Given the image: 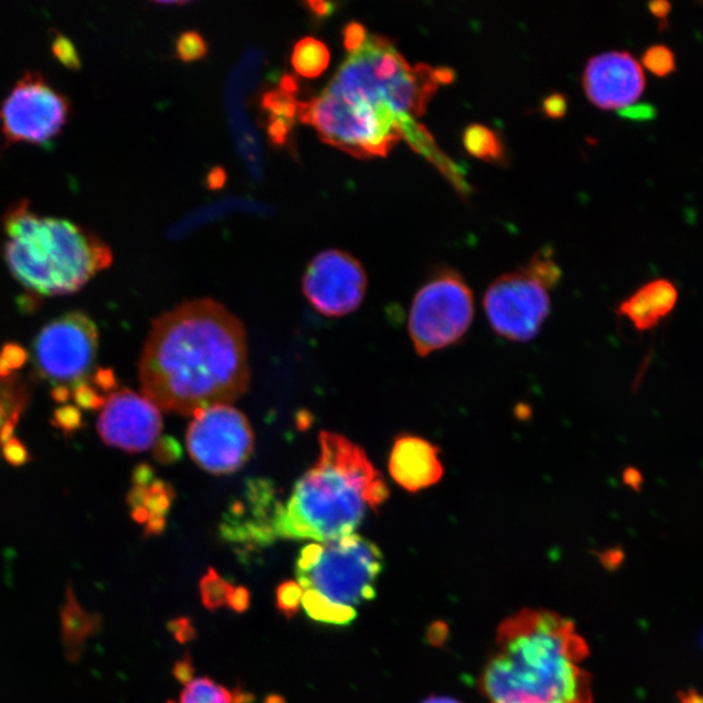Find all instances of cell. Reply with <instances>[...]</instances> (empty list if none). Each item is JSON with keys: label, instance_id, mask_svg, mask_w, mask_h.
<instances>
[{"label": "cell", "instance_id": "12", "mask_svg": "<svg viewBox=\"0 0 703 703\" xmlns=\"http://www.w3.org/2000/svg\"><path fill=\"white\" fill-rule=\"evenodd\" d=\"M483 308L495 334L513 343L536 338L551 310L549 290L524 271L500 275L487 287Z\"/></svg>", "mask_w": 703, "mask_h": 703}, {"label": "cell", "instance_id": "49", "mask_svg": "<svg viewBox=\"0 0 703 703\" xmlns=\"http://www.w3.org/2000/svg\"><path fill=\"white\" fill-rule=\"evenodd\" d=\"M421 703H461L459 701L454 700V698H448V697H430L428 700H425L424 702Z\"/></svg>", "mask_w": 703, "mask_h": 703}, {"label": "cell", "instance_id": "28", "mask_svg": "<svg viewBox=\"0 0 703 703\" xmlns=\"http://www.w3.org/2000/svg\"><path fill=\"white\" fill-rule=\"evenodd\" d=\"M51 424L62 430L64 435L68 437L83 428V413L75 405H63V407L55 409Z\"/></svg>", "mask_w": 703, "mask_h": 703}, {"label": "cell", "instance_id": "20", "mask_svg": "<svg viewBox=\"0 0 703 703\" xmlns=\"http://www.w3.org/2000/svg\"><path fill=\"white\" fill-rule=\"evenodd\" d=\"M463 140L465 149L473 157L491 163H502L506 159V148L502 138L486 125H469L465 129Z\"/></svg>", "mask_w": 703, "mask_h": 703}, {"label": "cell", "instance_id": "50", "mask_svg": "<svg viewBox=\"0 0 703 703\" xmlns=\"http://www.w3.org/2000/svg\"><path fill=\"white\" fill-rule=\"evenodd\" d=\"M11 374L10 368H8L6 362H4L2 356H0V379H8L11 377Z\"/></svg>", "mask_w": 703, "mask_h": 703}, {"label": "cell", "instance_id": "42", "mask_svg": "<svg viewBox=\"0 0 703 703\" xmlns=\"http://www.w3.org/2000/svg\"><path fill=\"white\" fill-rule=\"evenodd\" d=\"M601 560L603 566L610 569V571H614L620 566L621 560H623V552L618 549L603 552Z\"/></svg>", "mask_w": 703, "mask_h": 703}, {"label": "cell", "instance_id": "13", "mask_svg": "<svg viewBox=\"0 0 703 703\" xmlns=\"http://www.w3.org/2000/svg\"><path fill=\"white\" fill-rule=\"evenodd\" d=\"M368 276L361 262L342 250H325L309 263L303 291L310 305L327 317L355 312L364 300Z\"/></svg>", "mask_w": 703, "mask_h": 703}, {"label": "cell", "instance_id": "45", "mask_svg": "<svg viewBox=\"0 0 703 703\" xmlns=\"http://www.w3.org/2000/svg\"><path fill=\"white\" fill-rule=\"evenodd\" d=\"M641 480V474L638 473L636 469H628L627 472L624 473V482L627 483L628 486L638 487L640 486Z\"/></svg>", "mask_w": 703, "mask_h": 703}, {"label": "cell", "instance_id": "30", "mask_svg": "<svg viewBox=\"0 0 703 703\" xmlns=\"http://www.w3.org/2000/svg\"><path fill=\"white\" fill-rule=\"evenodd\" d=\"M55 58L59 60L64 66L77 69L80 67L79 53H77L76 47L73 43L68 40L63 34L56 33L53 40V46H51Z\"/></svg>", "mask_w": 703, "mask_h": 703}, {"label": "cell", "instance_id": "25", "mask_svg": "<svg viewBox=\"0 0 703 703\" xmlns=\"http://www.w3.org/2000/svg\"><path fill=\"white\" fill-rule=\"evenodd\" d=\"M175 51L181 62L192 63L204 59L209 47L200 33L184 32L176 40Z\"/></svg>", "mask_w": 703, "mask_h": 703}, {"label": "cell", "instance_id": "36", "mask_svg": "<svg viewBox=\"0 0 703 703\" xmlns=\"http://www.w3.org/2000/svg\"><path fill=\"white\" fill-rule=\"evenodd\" d=\"M93 382L103 392H112L118 388V381H116L115 373L112 369H98L96 374H94Z\"/></svg>", "mask_w": 703, "mask_h": 703}, {"label": "cell", "instance_id": "39", "mask_svg": "<svg viewBox=\"0 0 703 703\" xmlns=\"http://www.w3.org/2000/svg\"><path fill=\"white\" fill-rule=\"evenodd\" d=\"M448 635H450V632H448L447 624L442 623V621H437V623L431 624L428 631L430 644H433L434 646L443 645L444 642H446Z\"/></svg>", "mask_w": 703, "mask_h": 703}, {"label": "cell", "instance_id": "4", "mask_svg": "<svg viewBox=\"0 0 703 703\" xmlns=\"http://www.w3.org/2000/svg\"><path fill=\"white\" fill-rule=\"evenodd\" d=\"M3 228L12 275L38 296L71 295L111 266V249L94 232L67 219L42 217L27 200L8 207Z\"/></svg>", "mask_w": 703, "mask_h": 703}, {"label": "cell", "instance_id": "34", "mask_svg": "<svg viewBox=\"0 0 703 703\" xmlns=\"http://www.w3.org/2000/svg\"><path fill=\"white\" fill-rule=\"evenodd\" d=\"M368 36L369 32L364 28V25L359 23L348 24L343 30L344 47L347 49L348 54L360 49Z\"/></svg>", "mask_w": 703, "mask_h": 703}, {"label": "cell", "instance_id": "1", "mask_svg": "<svg viewBox=\"0 0 703 703\" xmlns=\"http://www.w3.org/2000/svg\"><path fill=\"white\" fill-rule=\"evenodd\" d=\"M140 382L144 398L159 411L193 416L235 403L250 386L243 323L211 299L162 314L142 351Z\"/></svg>", "mask_w": 703, "mask_h": 703}, {"label": "cell", "instance_id": "7", "mask_svg": "<svg viewBox=\"0 0 703 703\" xmlns=\"http://www.w3.org/2000/svg\"><path fill=\"white\" fill-rule=\"evenodd\" d=\"M299 114L323 142L357 158L386 157L403 138L404 123L412 119L329 88L300 103Z\"/></svg>", "mask_w": 703, "mask_h": 703}, {"label": "cell", "instance_id": "3", "mask_svg": "<svg viewBox=\"0 0 703 703\" xmlns=\"http://www.w3.org/2000/svg\"><path fill=\"white\" fill-rule=\"evenodd\" d=\"M317 463L295 483L275 519L276 539L329 542L355 534L368 510L390 497L385 478L342 434H319Z\"/></svg>", "mask_w": 703, "mask_h": 703}, {"label": "cell", "instance_id": "43", "mask_svg": "<svg viewBox=\"0 0 703 703\" xmlns=\"http://www.w3.org/2000/svg\"><path fill=\"white\" fill-rule=\"evenodd\" d=\"M71 396V390H69V387L66 385H58L51 390V398H53L55 403H67V401L71 399Z\"/></svg>", "mask_w": 703, "mask_h": 703}, {"label": "cell", "instance_id": "35", "mask_svg": "<svg viewBox=\"0 0 703 703\" xmlns=\"http://www.w3.org/2000/svg\"><path fill=\"white\" fill-rule=\"evenodd\" d=\"M542 109L547 116H550V118H563V116L567 114L568 110L567 98L560 93L551 94V96L546 97L545 101H543Z\"/></svg>", "mask_w": 703, "mask_h": 703}, {"label": "cell", "instance_id": "18", "mask_svg": "<svg viewBox=\"0 0 703 703\" xmlns=\"http://www.w3.org/2000/svg\"><path fill=\"white\" fill-rule=\"evenodd\" d=\"M679 292L667 279H657L629 296L619 306V314L641 332L655 329L674 310Z\"/></svg>", "mask_w": 703, "mask_h": 703}, {"label": "cell", "instance_id": "46", "mask_svg": "<svg viewBox=\"0 0 703 703\" xmlns=\"http://www.w3.org/2000/svg\"><path fill=\"white\" fill-rule=\"evenodd\" d=\"M680 703H703L702 697L694 689L679 693Z\"/></svg>", "mask_w": 703, "mask_h": 703}, {"label": "cell", "instance_id": "32", "mask_svg": "<svg viewBox=\"0 0 703 703\" xmlns=\"http://www.w3.org/2000/svg\"><path fill=\"white\" fill-rule=\"evenodd\" d=\"M153 447L155 460L161 464L174 463L181 456L179 443L170 437L159 438Z\"/></svg>", "mask_w": 703, "mask_h": 703}, {"label": "cell", "instance_id": "37", "mask_svg": "<svg viewBox=\"0 0 703 703\" xmlns=\"http://www.w3.org/2000/svg\"><path fill=\"white\" fill-rule=\"evenodd\" d=\"M155 480V472L149 464L137 465L132 473V482L135 486L148 487Z\"/></svg>", "mask_w": 703, "mask_h": 703}, {"label": "cell", "instance_id": "26", "mask_svg": "<svg viewBox=\"0 0 703 703\" xmlns=\"http://www.w3.org/2000/svg\"><path fill=\"white\" fill-rule=\"evenodd\" d=\"M642 63L657 76H667L675 71V55L668 47L655 45L646 50Z\"/></svg>", "mask_w": 703, "mask_h": 703}, {"label": "cell", "instance_id": "33", "mask_svg": "<svg viewBox=\"0 0 703 703\" xmlns=\"http://www.w3.org/2000/svg\"><path fill=\"white\" fill-rule=\"evenodd\" d=\"M0 356H2L3 361L6 362L11 372L23 368L28 361V352L20 344L16 343L4 344L2 351H0Z\"/></svg>", "mask_w": 703, "mask_h": 703}, {"label": "cell", "instance_id": "17", "mask_svg": "<svg viewBox=\"0 0 703 703\" xmlns=\"http://www.w3.org/2000/svg\"><path fill=\"white\" fill-rule=\"evenodd\" d=\"M388 472L408 493L429 489L444 476L441 448L417 435H400L392 446Z\"/></svg>", "mask_w": 703, "mask_h": 703}, {"label": "cell", "instance_id": "21", "mask_svg": "<svg viewBox=\"0 0 703 703\" xmlns=\"http://www.w3.org/2000/svg\"><path fill=\"white\" fill-rule=\"evenodd\" d=\"M175 493L171 485L167 482L155 478L148 486V498L144 504L146 512L149 513V521L145 524V532L149 536L161 534L166 528L167 513L170 512Z\"/></svg>", "mask_w": 703, "mask_h": 703}, {"label": "cell", "instance_id": "48", "mask_svg": "<svg viewBox=\"0 0 703 703\" xmlns=\"http://www.w3.org/2000/svg\"><path fill=\"white\" fill-rule=\"evenodd\" d=\"M37 303H38V295H25L24 296V303H20V305H24V312H30V310H36L37 309Z\"/></svg>", "mask_w": 703, "mask_h": 703}, {"label": "cell", "instance_id": "14", "mask_svg": "<svg viewBox=\"0 0 703 703\" xmlns=\"http://www.w3.org/2000/svg\"><path fill=\"white\" fill-rule=\"evenodd\" d=\"M97 428L107 446L136 454L158 441L163 418L152 401L123 388L106 399Z\"/></svg>", "mask_w": 703, "mask_h": 703}, {"label": "cell", "instance_id": "8", "mask_svg": "<svg viewBox=\"0 0 703 703\" xmlns=\"http://www.w3.org/2000/svg\"><path fill=\"white\" fill-rule=\"evenodd\" d=\"M474 319L473 293L455 270H443L414 296L408 330L421 357L460 343Z\"/></svg>", "mask_w": 703, "mask_h": 703}, {"label": "cell", "instance_id": "51", "mask_svg": "<svg viewBox=\"0 0 703 703\" xmlns=\"http://www.w3.org/2000/svg\"><path fill=\"white\" fill-rule=\"evenodd\" d=\"M4 420L2 414H0V428H2V421Z\"/></svg>", "mask_w": 703, "mask_h": 703}, {"label": "cell", "instance_id": "16", "mask_svg": "<svg viewBox=\"0 0 703 703\" xmlns=\"http://www.w3.org/2000/svg\"><path fill=\"white\" fill-rule=\"evenodd\" d=\"M282 504L270 482H250L243 498L232 504L224 516L223 538L248 549L270 545L276 541L275 519Z\"/></svg>", "mask_w": 703, "mask_h": 703}, {"label": "cell", "instance_id": "9", "mask_svg": "<svg viewBox=\"0 0 703 703\" xmlns=\"http://www.w3.org/2000/svg\"><path fill=\"white\" fill-rule=\"evenodd\" d=\"M69 112L64 94L40 72H27L0 105V128L8 144L43 145L62 132Z\"/></svg>", "mask_w": 703, "mask_h": 703}, {"label": "cell", "instance_id": "2", "mask_svg": "<svg viewBox=\"0 0 703 703\" xmlns=\"http://www.w3.org/2000/svg\"><path fill=\"white\" fill-rule=\"evenodd\" d=\"M498 650L480 688L490 703H593L589 655L575 625L550 611L523 610L498 629Z\"/></svg>", "mask_w": 703, "mask_h": 703}, {"label": "cell", "instance_id": "11", "mask_svg": "<svg viewBox=\"0 0 703 703\" xmlns=\"http://www.w3.org/2000/svg\"><path fill=\"white\" fill-rule=\"evenodd\" d=\"M98 351V329L86 314L72 312L43 327L33 345L38 373L60 383L83 382Z\"/></svg>", "mask_w": 703, "mask_h": 703}, {"label": "cell", "instance_id": "24", "mask_svg": "<svg viewBox=\"0 0 703 703\" xmlns=\"http://www.w3.org/2000/svg\"><path fill=\"white\" fill-rule=\"evenodd\" d=\"M524 273L537 280L547 290L555 287L562 276L558 263L551 258L550 250H539L538 253L534 254L532 261L525 267Z\"/></svg>", "mask_w": 703, "mask_h": 703}, {"label": "cell", "instance_id": "41", "mask_svg": "<svg viewBox=\"0 0 703 703\" xmlns=\"http://www.w3.org/2000/svg\"><path fill=\"white\" fill-rule=\"evenodd\" d=\"M309 11L312 12L317 19H325V17L330 16L334 12V4L327 2H309L306 4Z\"/></svg>", "mask_w": 703, "mask_h": 703}, {"label": "cell", "instance_id": "44", "mask_svg": "<svg viewBox=\"0 0 703 703\" xmlns=\"http://www.w3.org/2000/svg\"><path fill=\"white\" fill-rule=\"evenodd\" d=\"M650 10L659 19H666L668 12L671 10L670 3L667 2H654L650 4Z\"/></svg>", "mask_w": 703, "mask_h": 703}, {"label": "cell", "instance_id": "5", "mask_svg": "<svg viewBox=\"0 0 703 703\" xmlns=\"http://www.w3.org/2000/svg\"><path fill=\"white\" fill-rule=\"evenodd\" d=\"M383 566L381 549L359 534L310 543L296 562L297 584L303 590L301 606L319 623L351 624L357 607L377 595L375 585Z\"/></svg>", "mask_w": 703, "mask_h": 703}, {"label": "cell", "instance_id": "40", "mask_svg": "<svg viewBox=\"0 0 703 703\" xmlns=\"http://www.w3.org/2000/svg\"><path fill=\"white\" fill-rule=\"evenodd\" d=\"M146 498H148V487L133 486L132 490L129 491L127 495L128 506L131 507V510L142 508L144 507Z\"/></svg>", "mask_w": 703, "mask_h": 703}, {"label": "cell", "instance_id": "15", "mask_svg": "<svg viewBox=\"0 0 703 703\" xmlns=\"http://www.w3.org/2000/svg\"><path fill=\"white\" fill-rule=\"evenodd\" d=\"M586 96L595 106L611 110L627 107L644 92V69L627 51H610L589 60L584 72Z\"/></svg>", "mask_w": 703, "mask_h": 703}, {"label": "cell", "instance_id": "29", "mask_svg": "<svg viewBox=\"0 0 703 703\" xmlns=\"http://www.w3.org/2000/svg\"><path fill=\"white\" fill-rule=\"evenodd\" d=\"M72 396L79 405L77 408L86 409V411H99L106 404V398L99 395L96 388L85 381L76 383Z\"/></svg>", "mask_w": 703, "mask_h": 703}, {"label": "cell", "instance_id": "38", "mask_svg": "<svg viewBox=\"0 0 703 703\" xmlns=\"http://www.w3.org/2000/svg\"><path fill=\"white\" fill-rule=\"evenodd\" d=\"M250 605V594L247 589L245 588H235L234 593H232L230 602H228V606L232 608V610L237 611V612H244L248 610V607Z\"/></svg>", "mask_w": 703, "mask_h": 703}, {"label": "cell", "instance_id": "47", "mask_svg": "<svg viewBox=\"0 0 703 703\" xmlns=\"http://www.w3.org/2000/svg\"><path fill=\"white\" fill-rule=\"evenodd\" d=\"M224 181V174L222 170H213L209 176V183L211 188L221 187Z\"/></svg>", "mask_w": 703, "mask_h": 703}, {"label": "cell", "instance_id": "23", "mask_svg": "<svg viewBox=\"0 0 703 703\" xmlns=\"http://www.w3.org/2000/svg\"><path fill=\"white\" fill-rule=\"evenodd\" d=\"M234 590L235 586L223 580L215 569H210L201 581L202 602L211 611L228 606Z\"/></svg>", "mask_w": 703, "mask_h": 703}, {"label": "cell", "instance_id": "31", "mask_svg": "<svg viewBox=\"0 0 703 703\" xmlns=\"http://www.w3.org/2000/svg\"><path fill=\"white\" fill-rule=\"evenodd\" d=\"M2 452L7 463L14 465V467H23L30 460L28 448L16 437L3 444Z\"/></svg>", "mask_w": 703, "mask_h": 703}, {"label": "cell", "instance_id": "10", "mask_svg": "<svg viewBox=\"0 0 703 703\" xmlns=\"http://www.w3.org/2000/svg\"><path fill=\"white\" fill-rule=\"evenodd\" d=\"M187 447L194 463L215 476L237 472L254 451L252 425L231 405H214L193 414Z\"/></svg>", "mask_w": 703, "mask_h": 703}, {"label": "cell", "instance_id": "22", "mask_svg": "<svg viewBox=\"0 0 703 703\" xmlns=\"http://www.w3.org/2000/svg\"><path fill=\"white\" fill-rule=\"evenodd\" d=\"M185 684L179 703H236L239 698L207 677L191 679Z\"/></svg>", "mask_w": 703, "mask_h": 703}, {"label": "cell", "instance_id": "19", "mask_svg": "<svg viewBox=\"0 0 703 703\" xmlns=\"http://www.w3.org/2000/svg\"><path fill=\"white\" fill-rule=\"evenodd\" d=\"M330 50L322 41L305 37L293 47L291 64L297 75L316 79L325 73L330 64Z\"/></svg>", "mask_w": 703, "mask_h": 703}, {"label": "cell", "instance_id": "6", "mask_svg": "<svg viewBox=\"0 0 703 703\" xmlns=\"http://www.w3.org/2000/svg\"><path fill=\"white\" fill-rule=\"evenodd\" d=\"M454 71L428 64L411 66L388 38L370 34L348 54L327 88L394 110L401 118L424 115L439 85L450 84Z\"/></svg>", "mask_w": 703, "mask_h": 703}, {"label": "cell", "instance_id": "27", "mask_svg": "<svg viewBox=\"0 0 703 703\" xmlns=\"http://www.w3.org/2000/svg\"><path fill=\"white\" fill-rule=\"evenodd\" d=\"M303 598V590L296 581L283 582L276 590V606L288 619L293 618L299 611Z\"/></svg>", "mask_w": 703, "mask_h": 703}]
</instances>
